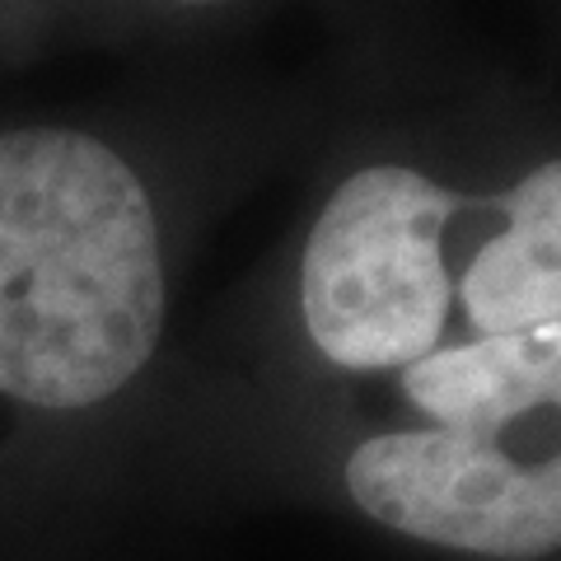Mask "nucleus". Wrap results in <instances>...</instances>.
<instances>
[{"instance_id": "f257e3e1", "label": "nucleus", "mask_w": 561, "mask_h": 561, "mask_svg": "<svg viewBox=\"0 0 561 561\" xmlns=\"http://www.w3.org/2000/svg\"><path fill=\"white\" fill-rule=\"evenodd\" d=\"M160 332V220L136 169L84 131H0V393L94 408L146 370Z\"/></svg>"}, {"instance_id": "f03ea898", "label": "nucleus", "mask_w": 561, "mask_h": 561, "mask_svg": "<svg viewBox=\"0 0 561 561\" xmlns=\"http://www.w3.org/2000/svg\"><path fill=\"white\" fill-rule=\"evenodd\" d=\"M463 202L408 164L356 169L313 220L300 305L313 346L346 370L416 365L449 313L445 220Z\"/></svg>"}, {"instance_id": "7ed1b4c3", "label": "nucleus", "mask_w": 561, "mask_h": 561, "mask_svg": "<svg viewBox=\"0 0 561 561\" xmlns=\"http://www.w3.org/2000/svg\"><path fill=\"white\" fill-rule=\"evenodd\" d=\"M346 491L375 524L435 548L496 561L561 548V445L534 459L501 431H393L346 459Z\"/></svg>"}, {"instance_id": "20e7f679", "label": "nucleus", "mask_w": 561, "mask_h": 561, "mask_svg": "<svg viewBox=\"0 0 561 561\" xmlns=\"http://www.w3.org/2000/svg\"><path fill=\"white\" fill-rule=\"evenodd\" d=\"M402 393L454 431H511L534 412L561 416V319L431 351L402 370Z\"/></svg>"}, {"instance_id": "39448f33", "label": "nucleus", "mask_w": 561, "mask_h": 561, "mask_svg": "<svg viewBox=\"0 0 561 561\" xmlns=\"http://www.w3.org/2000/svg\"><path fill=\"white\" fill-rule=\"evenodd\" d=\"M505 230L472 253L463 272V309L482 337L524 332L561 319V160L491 202Z\"/></svg>"}, {"instance_id": "423d86ee", "label": "nucleus", "mask_w": 561, "mask_h": 561, "mask_svg": "<svg viewBox=\"0 0 561 561\" xmlns=\"http://www.w3.org/2000/svg\"><path fill=\"white\" fill-rule=\"evenodd\" d=\"M179 5H216V0H179Z\"/></svg>"}]
</instances>
